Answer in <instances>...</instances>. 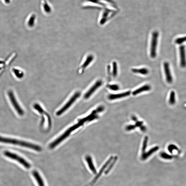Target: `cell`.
<instances>
[{
	"label": "cell",
	"mask_w": 186,
	"mask_h": 186,
	"mask_svg": "<svg viewBox=\"0 0 186 186\" xmlns=\"http://www.w3.org/2000/svg\"><path fill=\"white\" fill-rule=\"evenodd\" d=\"M0 142L25 147L38 152L42 151V148L38 145L24 141L18 140L17 139L0 136Z\"/></svg>",
	"instance_id": "1"
},
{
	"label": "cell",
	"mask_w": 186,
	"mask_h": 186,
	"mask_svg": "<svg viewBox=\"0 0 186 186\" xmlns=\"http://www.w3.org/2000/svg\"><path fill=\"white\" fill-rule=\"evenodd\" d=\"M4 156L8 158L17 161L20 164L23 166L24 167L27 169H29L31 167L30 163L26 161L23 158L18 156L15 153L9 151H5L4 152Z\"/></svg>",
	"instance_id": "2"
},
{
	"label": "cell",
	"mask_w": 186,
	"mask_h": 186,
	"mask_svg": "<svg viewBox=\"0 0 186 186\" xmlns=\"http://www.w3.org/2000/svg\"><path fill=\"white\" fill-rule=\"evenodd\" d=\"M10 101L12 104L13 107L16 111L19 116H22L24 115V111L17 101L14 93L12 90H9L7 93Z\"/></svg>",
	"instance_id": "3"
},
{
	"label": "cell",
	"mask_w": 186,
	"mask_h": 186,
	"mask_svg": "<svg viewBox=\"0 0 186 186\" xmlns=\"http://www.w3.org/2000/svg\"><path fill=\"white\" fill-rule=\"evenodd\" d=\"M159 34L158 32H154L152 34L151 46H150V54L151 58H154L156 56L157 47Z\"/></svg>",
	"instance_id": "4"
},
{
	"label": "cell",
	"mask_w": 186,
	"mask_h": 186,
	"mask_svg": "<svg viewBox=\"0 0 186 186\" xmlns=\"http://www.w3.org/2000/svg\"><path fill=\"white\" fill-rule=\"evenodd\" d=\"M81 93L79 92H76L70 99L69 100V101L64 105V106L61 109L59 110V111L57 112L56 113V115L57 116H60L63 113H64V112L67 110L70 107L71 105H72L74 102L76 101L78 98L80 96Z\"/></svg>",
	"instance_id": "5"
},
{
	"label": "cell",
	"mask_w": 186,
	"mask_h": 186,
	"mask_svg": "<svg viewBox=\"0 0 186 186\" xmlns=\"http://www.w3.org/2000/svg\"><path fill=\"white\" fill-rule=\"evenodd\" d=\"M71 132H72L69 130V129H68L64 134H63L60 137H58L56 140H55L54 142L50 144L49 148L51 149H53L55 148V147L57 146L59 143H60L63 140L65 139L66 138H67L70 135Z\"/></svg>",
	"instance_id": "6"
},
{
	"label": "cell",
	"mask_w": 186,
	"mask_h": 186,
	"mask_svg": "<svg viewBox=\"0 0 186 186\" xmlns=\"http://www.w3.org/2000/svg\"><path fill=\"white\" fill-rule=\"evenodd\" d=\"M105 107L103 106H100L94 110L92 111L91 114L87 116L86 117L83 118L79 120V122L83 123L89 121L93 116L97 114L98 113L102 112L104 110Z\"/></svg>",
	"instance_id": "7"
},
{
	"label": "cell",
	"mask_w": 186,
	"mask_h": 186,
	"mask_svg": "<svg viewBox=\"0 0 186 186\" xmlns=\"http://www.w3.org/2000/svg\"><path fill=\"white\" fill-rule=\"evenodd\" d=\"M103 82L101 80H98L89 89L84 95L85 99H88L97 89L101 86Z\"/></svg>",
	"instance_id": "8"
},
{
	"label": "cell",
	"mask_w": 186,
	"mask_h": 186,
	"mask_svg": "<svg viewBox=\"0 0 186 186\" xmlns=\"http://www.w3.org/2000/svg\"><path fill=\"white\" fill-rule=\"evenodd\" d=\"M163 65L166 81L168 83H172L173 82V78L170 70L169 63L167 62H165Z\"/></svg>",
	"instance_id": "9"
},
{
	"label": "cell",
	"mask_w": 186,
	"mask_h": 186,
	"mask_svg": "<svg viewBox=\"0 0 186 186\" xmlns=\"http://www.w3.org/2000/svg\"><path fill=\"white\" fill-rule=\"evenodd\" d=\"M130 91H127L124 93H117L111 94L108 95V98L110 100H112L122 98L129 96L131 94Z\"/></svg>",
	"instance_id": "10"
},
{
	"label": "cell",
	"mask_w": 186,
	"mask_h": 186,
	"mask_svg": "<svg viewBox=\"0 0 186 186\" xmlns=\"http://www.w3.org/2000/svg\"><path fill=\"white\" fill-rule=\"evenodd\" d=\"M180 56V66L182 68L186 67V57L185 47L182 45L179 47Z\"/></svg>",
	"instance_id": "11"
},
{
	"label": "cell",
	"mask_w": 186,
	"mask_h": 186,
	"mask_svg": "<svg viewBox=\"0 0 186 186\" xmlns=\"http://www.w3.org/2000/svg\"><path fill=\"white\" fill-rule=\"evenodd\" d=\"M159 147L156 146L150 149L148 151L142 153L141 156V159L142 160H145L148 158L149 157L151 156L152 154L158 151L159 149Z\"/></svg>",
	"instance_id": "12"
},
{
	"label": "cell",
	"mask_w": 186,
	"mask_h": 186,
	"mask_svg": "<svg viewBox=\"0 0 186 186\" xmlns=\"http://www.w3.org/2000/svg\"><path fill=\"white\" fill-rule=\"evenodd\" d=\"M151 89V87L150 85H145L135 90L132 92V94L133 95H136L142 92L150 91Z\"/></svg>",
	"instance_id": "13"
},
{
	"label": "cell",
	"mask_w": 186,
	"mask_h": 186,
	"mask_svg": "<svg viewBox=\"0 0 186 186\" xmlns=\"http://www.w3.org/2000/svg\"><path fill=\"white\" fill-rule=\"evenodd\" d=\"M12 72L14 76L18 79H22L23 78L25 74L23 71L18 68H13L12 69Z\"/></svg>",
	"instance_id": "14"
},
{
	"label": "cell",
	"mask_w": 186,
	"mask_h": 186,
	"mask_svg": "<svg viewBox=\"0 0 186 186\" xmlns=\"http://www.w3.org/2000/svg\"><path fill=\"white\" fill-rule=\"evenodd\" d=\"M85 159L90 170L93 174H96L97 172L96 170L94 165L93 164V160L91 157L90 156H87L85 157Z\"/></svg>",
	"instance_id": "15"
},
{
	"label": "cell",
	"mask_w": 186,
	"mask_h": 186,
	"mask_svg": "<svg viewBox=\"0 0 186 186\" xmlns=\"http://www.w3.org/2000/svg\"><path fill=\"white\" fill-rule=\"evenodd\" d=\"M32 174L35 180H36L39 186H45L44 182L39 173L36 171H34L32 172Z\"/></svg>",
	"instance_id": "16"
},
{
	"label": "cell",
	"mask_w": 186,
	"mask_h": 186,
	"mask_svg": "<svg viewBox=\"0 0 186 186\" xmlns=\"http://www.w3.org/2000/svg\"><path fill=\"white\" fill-rule=\"evenodd\" d=\"M132 72L135 74H138L146 75L149 73L148 69L146 68H133L131 69Z\"/></svg>",
	"instance_id": "17"
},
{
	"label": "cell",
	"mask_w": 186,
	"mask_h": 186,
	"mask_svg": "<svg viewBox=\"0 0 186 186\" xmlns=\"http://www.w3.org/2000/svg\"><path fill=\"white\" fill-rule=\"evenodd\" d=\"M110 12V10L108 9H106L105 11L103 14V17L100 20V23L101 25H103L106 22L107 20L108 14Z\"/></svg>",
	"instance_id": "18"
},
{
	"label": "cell",
	"mask_w": 186,
	"mask_h": 186,
	"mask_svg": "<svg viewBox=\"0 0 186 186\" xmlns=\"http://www.w3.org/2000/svg\"><path fill=\"white\" fill-rule=\"evenodd\" d=\"M148 136H145L144 139V140L143 142V144H142V153H143L145 152L147 145H148Z\"/></svg>",
	"instance_id": "19"
},
{
	"label": "cell",
	"mask_w": 186,
	"mask_h": 186,
	"mask_svg": "<svg viewBox=\"0 0 186 186\" xmlns=\"http://www.w3.org/2000/svg\"><path fill=\"white\" fill-rule=\"evenodd\" d=\"M175 103V93L174 91L171 92L169 99V103L171 105H174Z\"/></svg>",
	"instance_id": "20"
},
{
	"label": "cell",
	"mask_w": 186,
	"mask_h": 186,
	"mask_svg": "<svg viewBox=\"0 0 186 186\" xmlns=\"http://www.w3.org/2000/svg\"><path fill=\"white\" fill-rule=\"evenodd\" d=\"M117 159V156H115V157L113 158V161L111 163V164H110V165L109 166V167H108V168L107 170H106V171H105V174H108V173H109L111 169H112L113 166H114V165L115 163H116Z\"/></svg>",
	"instance_id": "21"
},
{
	"label": "cell",
	"mask_w": 186,
	"mask_h": 186,
	"mask_svg": "<svg viewBox=\"0 0 186 186\" xmlns=\"http://www.w3.org/2000/svg\"><path fill=\"white\" fill-rule=\"evenodd\" d=\"M112 74L113 76L115 77L118 74V66L116 62L114 61L112 63Z\"/></svg>",
	"instance_id": "22"
},
{
	"label": "cell",
	"mask_w": 186,
	"mask_h": 186,
	"mask_svg": "<svg viewBox=\"0 0 186 186\" xmlns=\"http://www.w3.org/2000/svg\"><path fill=\"white\" fill-rule=\"evenodd\" d=\"M35 17V14H33L30 17L28 22V25L29 27H33L34 25Z\"/></svg>",
	"instance_id": "23"
},
{
	"label": "cell",
	"mask_w": 186,
	"mask_h": 186,
	"mask_svg": "<svg viewBox=\"0 0 186 186\" xmlns=\"http://www.w3.org/2000/svg\"><path fill=\"white\" fill-rule=\"evenodd\" d=\"M107 87L110 89L112 91H117L119 90L120 89V87L118 85L116 84H113V85H108Z\"/></svg>",
	"instance_id": "24"
},
{
	"label": "cell",
	"mask_w": 186,
	"mask_h": 186,
	"mask_svg": "<svg viewBox=\"0 0 186 186\" xmlns=\"http://www.w3.org/2000/svg\"><path fill=\"white\" fill-rule=\"evenodd\" d=\"M160 156L162 158L165 159L171 160L172 159L173 156L168 154L165 152H162L160 154Z\"/></svg>",
	"instance_id": "25"
},
{
	"label": "cell",
	"mask_w": 186,
	"mask_h": 186,
	"mask_svg": "<svg viewBox=\"0 0 186 186\" xmlns=\"http://www.w3.org/2000/svg\"><path fill=\"white\" fill-rule=\"evenodd\" d=\"M186 41V36L179 38L175 40V43L177 44H181L184 42Z\"/></svg>",
	"instance_id": "26"
},
{
	"label": "cell",
	"mask_w": 186,
	"mask_h": 186,
	"mask_svg": "<svg viewBox=\"0 0 186 186\" xmlns=\"http://www.w3.org/2000/svg\"><path fill=\"white\" fill-rule=\"evenodd\" d=\"M83 123L79 122L78 124H76L75 125L71 127L69 129V130H70L71 132H72V131L76 130V129L80 127V126H82L83 125Z\"/></svg>",
	"instance_id": "27"
},
{
	"label": "cell",
	"mask_w": 186,
	"mask_h": 186,
	"mask_svg": "<svg viewBox=\"0 0 186 186\" xmlns=\"http://www.w3.org/2000/svg\"><path fill=\"white\" fill-rule=\"evenodd\" d=\"M34 107L35 109L37 110L38 111V112H39L40 114H43V113H45L44 110L39 105L35 104L34 106Z\"/></svg>",
	"instance_id": "28"
},
{
	"label": "cell",
	"mask_w": 186,
	"mask_h": 186,
	"mask_svg": "<svg viewBox=\"0 0 186 186\" xmlns=\"http://www.w3.org/2000/svg\"><path fill=\"white\" fill-rule=\"evenodd\" d=\"M43 7L45 12L48 13H49L51 12V8L50 7L49 5H48L47 3L46 2V1H45L44 4H43Z\"/></svg>",
	"instance_id": "29"
},
{
	"label": "cell",
	"mask_w": 186,
	"mask_h": 186,
	"mask_svg": "<svg viewBox=\"0 0 186 186\" xmlns=\"http://www.w3.org/2000/svg\"><path fill=\"white\" fill-rule=\"evenodd\" d=\"M136 128L135 124H130V125L127 126L126 128V130L129 131L135 130Z\"/></svg>",
	"instance_id": "30"
},
{
	"label": "cell",
	"mask_w": 186,
	"mask_h": 186,
	"mask_svg": "<svg viewBox=\"0 0 186 186\" xmlns=\"http://www.w3.org/2000/svg\"><path fill=\"white\" fill-rule=\"evenodd\" d=\"M177 147L174 145H170L168 147V150L171 153H172L174 150H177Z\"/></svg>",
	"instance_id": "31"
},
{
	"label": "cell",
	"mask_w": 186,
	"mask_h": 186,
	"mask_svg": "<svg viewBox=\"0 0 186 186\" xmlns=\"http://www.w3.org/2000/svg\"><path fill=\"white\" fill-rule=\"evenodd\" d=\"M135 125L136 127L140 128L143 125V122L142 121L137 120L136 122H135Z\"/></svg>",
	"instance_id": "32"
},
{
	"label": "cell",
	"mask_w": 186,
	"mask_h": 186,
	"mask_svg": "<svg viewBox=\"0 0 186 186\" xmlns=\"http://www.w3.org/2000/svg\"><path fill=\"white\" fill-rule=\"evenodd\" d=\"M87 1H89L90 2L95 3V4H98L104 6L105 4L103 3L100 2L98 0H87Z\"/></svg>",
	"instance_id": "33"
},
{
	"label": "cell",
	"mask_w": 186,
	"mask_h": 186,
	"mask_svg": "<svg viewBox=\"0 0 186 186\" xmlns=\"http://www.w3.org/2000/svg\"><path fill=\"white\" fill-rule=\"evenodd\" d=\"M141 130L143 132L146 131L147 130V128L144 125H143L140 128Z\"/></svg>",
	"instance_id": "34"
},
{
	"label": "cell",
	"mask_w": 186,
	"mask_h": 186,
	"mask_svg": "<svg viewBox=\"0 0 186 186\" xmlns=\"http://www.w3.org/2000/svg\"><path fill=\"white\" fill-rule=\"evenodd\" d=\"M131 119L132 120L134 121V122H136L138 120H137V119L136 116H132L131 117Z\"/></svg>",
	"instance_id": "35"
},
{
	"label": "cell",
	"mask_w": 186,
	"mask_h": 186,
	"mask_svg": "<svg viewBox=\"0 0 186 186\" xmlns=\"http://www.w3.org/2000/svg\"><path fill=\"white\" fill-rule=\"evenodd\" d=\"M4 1L6 4H9L10 3V0H4Z\"/></svg>",
	"instance_id": "36"
},
{
	"label": "cell",
	"mask_w": 186,
	"mask_h": 186,
	"mask_svg": "<svg viewBox=\"0 0 186 186\" xmlns=\"http://www.w3.org/2000/svg\"><path fill=\"white\" fill-rule=\"evenodd\" d=\"M4 62L2 60H0V66L1 65H3V64H4Z\"/></svg>",
	"instance_id": "37"
}]
</instances>
